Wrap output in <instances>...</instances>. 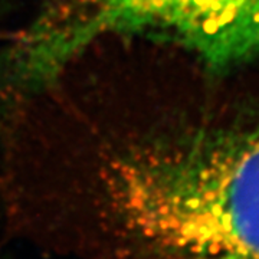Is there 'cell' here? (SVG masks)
<instances>
[{
    "label": "cell",
    "instance_id": "1",
    "mask_svg": "<svg viewBox=\"0 0 259 259\" xmlns=\"http://www.w3.org/2000/svg\"><path fill=\"white\" fill-rule=\"evenodd\" d=\"M101 185L157 259H259V122L146 137L105 163Z\"/></svg>",
    "mask_w": 259,
    "mask_h": 259
},
{
    "label": "cell",
    "instance_id": "2",
    "mask_svg": "<svg viewBox=\"0 0 259 259\" xmlns=\"http://www.w3.org/2000/svg\"><path fill=\"white\" fill-rule=\"evenodd\" d=\"M30 32L61 66L104 37L143 36L226 71L259 61V0H44Z\"/></svg>",
    "mask_w": 259,
    "mask_h": 259
}]
</instances>
